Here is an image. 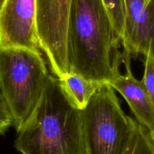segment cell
Masks as SVG:
<instances>
[{"label": "cell", "instance_id": "6da1fadb", "mask_svg": "<svg viewBox=\"0 0 154 154\" xmlns=\"http://www.w3.org/2000/svg\"><path fill=\"white\" fill-rule=\"evenodd\" d=\"M121 45L102 0H72L66 35L69 72L109 84L120 73Z\"/></svg>", "mask_w": 154, "mask_h": 154}, {"label": "cell", "instance_id": "7a4b0ae2", "mask_svg": "<svg viewBox=\"0 0 154 154\" xmlns=\"http://www.w3.org/2000/svg\"><path fill=\"white\" fill-rule=\"evenodd\" d=\"M14 145L22 154H85L81 111L68 99L57 77L49 76Z\"/></svg>", "mask_w": 154, "mask_h": 154}, {"label": "cell", "instance_id": "3957f363", "mask_svg": "<svg viewBox=\"0 0 154 154\" xmlns=\"http://www.w3.org/2000/svg\"><path fill=\"white\" fill-rule=\"evenodd\" d=\"M49 76L41 52L0 48V90L17 132L39 103Z\"/></svg>", "mask_w": 154, "mask_h": 154}, {"label": "cell", "instance_id": "277c9868", "mask_svg": "<svg viewBox=\"0 0 154 154\" xmlns=\"http://www.w3.org/2000/svg\"><path fill=\"white\" fill-rule=\"evenodd\" d=\"M81 115L85 154L125 153L135 120L124 114L110 84H101Z\"/></svg>", "mask_w": 154, "mask_h": 154}, {"label": "cell", "instance_id": "5b68a950", "mask_svg": "<svg viewBox=\"0 0 154 154\" xmlns=\"http://www.w3.org/2000/svg\"><path fill=\"white\" fill-rule=\"evenodd\" d=\"M72 0H36V28L41 51L57 78L69 72L66 35Z\"/></svg>", "mask_w": 154, "mask_h": 154}, {"label": "cell", "instance_id": "8992f818", "mask_svg": "<svg viewBox=\"0 0 154 154\" xmlns=\"http://www.w3.org/2000/svg\"><path fill=\"white\" fill-rule=\"evenodd\" d=\"M0 48H24L41 52L36 0H0Z\"/></svg>", "mask_w": 154, "mask_h": 154}, {"label": "cell", "instance_id": "52a82bcc", "mask_svg": "<svg viewBox=\"0 0 154 154\" xmlns=\"http://www.w3.org/2000/svg\"><path fill=\"white\" fill-rule=\"evenodd\" d=\"M124 53L131 57H154V0H125V23L122 37Z\"/></svg>", "mask_w": 154, "mask_h": 154}, {"label": "cell", "instance_id": "ba28073f", "mask_svg": "<svg viewBox=\"0 0 154 154\" xmlns=\"http://www.w3.org/2000/svg\"><path fill=\"white\" fill-rule=\"evenodd\" d=\"M122 63L126 73H119L109 83L113 90L119 92L125 99L136 118V121L144 126L149 132L154 131V105L148 96L141 81L136 79L132 75L131 67V57L122 53Z\"/></svg>", "mask_w": 154, "mask_h": 154}, {"label": "cell", "instance_id": "9c48e42d", "mask_svg": "<svg viewBox=\"0 0 154 154\" xmlns=\"http://www.w3.org/2000/svg\"><path fill=\"white\" fill-rule=\"evenodd\" d=\"M58 79L65 94L79 111H82L87 106L93 95L102 84L70 72Z\"/></svg>", "mask_w": 154, "mask_h": 154}, {"label": "cell", "instance_id": "30bf717a", "mask_svg": "<svg viewBox=\"0 0 154 154\" xmlns=\"http://www.w3.org/2000/svg\"><path fill=\"white\" fill-rule=\"evenodd\" d=\"M124 154H154V144L149 132L136 120L134 132Z\"/></svg>", "mask_w": 154, "mask_h": 154}, {"label": "cell", "instance_id": "8fae6325", "mask_svg": "<svg viewBox=\"0 0 154 154\" xmlns=\"http://www.w3.org/2000/svg\"><path fill=\"white\" fill-rule=\"evenodd\" d=\"M122 40L125 23V0H102ZM122 42V41H121Z\"/></svg>", "mask_w": 154, "mask_h": 154}, {"label": "cell", "instance_id": "7c38bea8", "mask_svg": "<svg viewBox=\"0 0 154 154\" xmlns=\"http://www.w3.org/2000/svg\"><path fill=\"white\" fill-rule=\"evenodd\" d=\"M141 81L148 96L154 105V57L151 50L145 56L144 72Z\"/></svg>", "mask_w": 154, "mask_h": 154}, {"label": "cell", "instance_id": "4fadbf2b", "mask_svg": "<svg viewBox=\"0 0 154 154\" xmlns=\"http://www.w3.org/2000/svg\"><path fill=\"white\" fill-rule=\"evenodd\" d=\"M11 126H12L11 117L0 90V135H4Z\"/></svg>", "mask_w": 154, "mask_h": 154}, {"label": "cell", "instance_id": "5bb4252c", "mask_svg": "<svg viewBox=\"0 0 154 154\" xmlns=\"http://www.w3.org/2000/svg\"><path fill=\"white\" fill-rule=\"evenodd\" d=\"M149 134H150L151 139H152V142H153V144H154V131L152 132H149Z\"/></svg>", "mask_w": 154, "mask_h": 154}]
</instances>
